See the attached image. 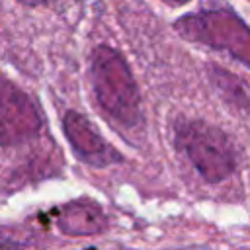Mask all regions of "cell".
<instances>
[{
	"label": "cell",
	"instance_id": "cell-1",
	"mask_svg": "<svg viewBox=\"0 0 250 250\" xmlns=\"http://www.w3.org/2000/svg\"><path fill=\"white\" fill-rule=\"evenodd\" d=\"M92 84L105 113L127 127L141 123V98L135 78L123 57L107 45L96 47L92 55Z\"/></svg>",
	"mask_w": 250,
	"mask_h": 250
},
{
	"label": "cell",
	"instance_id": "cell-2",
	"mask_svg": "<svg viewBox=\"0 0 250 250\" xmlns=\"http://www.w3.org/2000/svg\"><path fill=\"white\" fill-rule=\"evenodd\" d=\"M176 145L193 162L203 180L211 184L230 176L236 166L229 137L205 121H180L176 125Z\"/></svg>",
	"mask_w": 250,
	"mask_h": 250
},
{
	"label": "cell",
	"instance_id": "cell-3",
	"mask_svg": "<svg viewBox=\"0 0 250 250\" xmlns=\"http://www.w3.org/2000/svg\"><path fill=\"white\" fill-rule=\"evenodd\" d=\"M176 31L193 43L229 51L250 68V27L229 10L188 14L174 23Z\"/></svg>",
	"mask_w": 250,
	"mask_h": 250
},
{
	"label": "cell",
	"instance_id": "cell-4",
	"mask_svg": "<svg viewBox=\"0 0 250 250\" xmlns=\"http://www.w3.org/2000/svg\"><path fill=\"white\" fill-rule=\"evenodd\" d=\"M41 113L33 100L8 80H0V145L25 143L41 131Z\"/></svg>",
	"mask_w": 250,
	"mask_h": 250
},
{
	"label": "cell",
	"instance_id": "cell-5",
	"mask_svg": "<svg viewBox=\"0 0 250 250\" xmlns=\"http://www.w3.org/2000/svg\"><path fill=\"white\" fill-rule=\"evenodd\" d=\"M62 129L70 146L86 164L104 168L121 162V154L98 135V131L90 125V121L84 115L76 111H66L62 117Z\"/></svg>",
	"mask_w": 250,
	"mask_h": 250
},
{
	"label": "cell",
	"instance_id": "cell-6",
	"mask_svg": "<svg viewBox=\"0 0 250 250\" xmlns=\"http://www.w3.org/2000/svg\"><path fill=\"white\" fill-rule=\"evenodd\" d=\"M57 225L64 234L72 236H86V234H100L107 221L102 209L92 201H74L64 205L59 211Z\"/></svg>",
	"mask_w": 250,
	"mask_h": 250
},
{
	"label": "cell",
	"instance_id": "cell-7",
	"mask_svg": "<svg viewBox=\"0 0 250 250\" xmlns=\"http://www.w3.org/2000/svg\"><path fill=\"white\" fill-rule=\"evenodd\" d=\"M215 82L217 86L225 92V96L229 94V100H234L238 105L246 104V94H244V86L232 76V74H227V72H221V70H215Z\"/></svg>",
	"mask_w": 250,
	"mask_h": 250
},
{
	"label": "cell",
	"instance_id": "cell-8",
	"mask_svg": "<svg viewBox=\"0 0 250 250\" xmlns=\"http://www.w3.org/2000/svg\"><path fill=\"white\" fill-rule=\"evenodd\" d=\"M21 4H27V6H39V4H45L49 0H20Z\"/></svg>",
	"mask_w": 250,
	"mask_h": 250
},
{
	"label": "cell",
	"instance_id": "cell-9",
	"mask_svg": "<svg viewBox=\"0 0 250 250\" xmlns=\"http://www.w3.org/2000/svg\"><path fill=\"white\" fill-rule=\"evenodd\" d=\"M170 2H178V4H186V2H189V0H170Z\"/></svg>",
	"mask_w": 250,
	"mask_h": 250
}]
</instances>
